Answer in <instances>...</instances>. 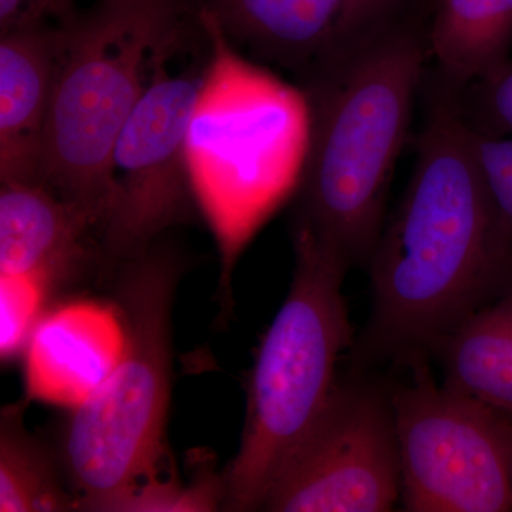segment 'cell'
<instances>
[{
  "mask_svg": "<svg viewBox=\"0 0 512 512\" xmlns=\"http://www.w3.org/2000/svg\"><path fill=\"white\" fill-rule=\"evenodd\" d=\"M412 177L370 256L372 311L356 372L436 349L512 289V237L485 185L461 93L433 70Z\"/></svg>",
  "mask_w": 512,
  "mask_h": 512,
  "instance_id": "6da1fadb",
  "label": "cell"
},
{
  "mask_svg": "<svg viewBox=\"0 0 512 512\" xmlns=\"http://www.w3.org/2000/svg\"><path fill=\"white\" fill-rule=\"evenodd\" d=\"M430 12L394 26L296 83L309 143L293 221L352 266H367L430 62Z\"/></svg>",
  "mask_w": 512,
  "mask_h": 512,
  "instance_id": "7a4b0ae2",
  "label": "cell"
},
{
  "mask_svg": "<svg viewBox=\"0 0 512 512\" xmlns=\"http://www.w3.org/2000/svg\"><path fill=\"white\" fill-rule=\"evenodd\" d=\"M195 12L210 40V57L188 126V173L220 254L218 293L225 306L231 305L239 258L298 191L309 109L298 84L248 60L210 15Z\"/></svg>",
  "mask_w": 512,
  "mask_h": 512,
  "instance_id": "3957f363",
  "label": "cell"
},
{
  "mask_svg": "<svg viewBox=\"0 0 512 512\" xmlns=\"http://www.w3.org/2000/svg\"><path fill=\"white\" fill-rule=\"evenodd\" d=\"M165 237L111 272L124 325L119 363L70 410L60 466L77 510L130 511L168 473L165 444L171 386V309L183 272Z\"/></svg>",
  "mask_w": 512,
  "mask_h": 512,
  "instance_id": "277c9868",
  "label": "cell"
},
{
  "mask_svg": "<svg viewBox=\"0 0 512 512\" xmlns=\"http://www.w3.org/2000/svg\"><path fill=\"white\" fill-rule=\"evenodd\" d=\"M194 18L188 0H99L56 22L40 183L83 208L100 234L109 214L117 138L157 56Z\"/></svg>",
  "mask_w": 512,
  "mask_h": 512,
  "instance_id": "5b68a950",
  "label": "cell"
},
{
  "mask_svg": "<svg viewBox=\"0 0 512 512\" xmlns=\"http://www.w3.org/2000/svg\"><path fill=\"white\" fill-rule=\"evenodd\" d=\"M291 289L256 348L237 454L222 474L224 510L256 511L301 446L338 384V362L355 346L342 286L350 266L293 221Z\"/></svg>",
  "mask_w": 512,
  "mask_h": 512,
  "instance_id": "8992f818",
  "label": "cell"
},
{
  "mask_svg": "<svg viewBox=\"0 0 512 512\" xmlns=\"http://www.w3.org/2000/svg\"><path fill=\"white\" fill-rule=\"evenodd\" d=\"M431 357H409L406 383L389 387L403 510L512 511V423L439 384Z\"/></svg>",
  "mask_w": 512,
  "mask_h": 512,
  "instance_id": "52a82bcc",
  "label": "cell"
},
{
  "mask_svg": "<svg viewBox=\"0 0 512 512\" xmlns=\"http://www.w3.org/2000/svg\"><path fill=\"white\" fill-rule=\"evenodd\" d=\"M197 25L195 19L157 56L114 146L110 208L101 229L109 276L170 229L201 218L188 173L187 134L210 57V40L183 69L173 66L178 49Z\"/></svg>",
  "mask_w": 512,
  "mask_h": 512,
  "instance_id": "ba28073f",
  "label": "cell"
},
{
  "mask_svg": "<svg viewBox=\"0 0 512 512\" xmlns=\"http://www.w3.org/2000/svg\"><path fill=\"white\" fill-rule=\"evenodd\" d=\"M399 498L402 468L389 387L356 375L338 380L262 510L386 512Z\"/></svg>",
  "mask_w": 512,
  "mask_h": 512,
  "instance_id": "9c48e42d",
  "label": "cell"
},
{
  "mask_svg": "<svg viewBox=\"0 0 512 512\" xmlns=\"http://www.w3.org/2000/svg\"><path fill=\"white\" fill-rule=\"evenodd\" d=\"M237 49L308 79L387 30L429 13L431 0H188Z\"/></svg>",
  "mask_w": 512,
  "mask_h": 512,
  "instance_id": "30bf717a",
  "label": "cell"
},
{
  "mask_svg": "<svg viewBox=\"0 0 512 512\" xmlns=\"http://www.w3.org/2000/svg\"><path fill=\"white\" fill-rule=\"evenodd\" d=\"M107 275L99 224L83 208L40 181L0 183V276L32 279L56 299Z\"/></svg>",
  "mask_w": 512,
  "mask_h": 512,
  "instance_id": "8fae6325",
  "label": "cell"
},
{
  "mask_svg": "<svg viewBox=\"0 0 512 512\" xmlns=\"http://www.w3.org/2000/svg\"><path fill=\"white\" fill-rule=\"evenodd\" d=\"M124 349V325L113 299L55 303L23 349L29 399L73 410L113 372Z\"/></svg>",
  "mask_w": 512,
  "mask_h": 512,
  "instance_id": "7c38bea8",
  "label": "cell"
},
{
  "mask_svg": "<svg viewBox=\"0 0 512 512\" xmlns=\"http://www.w3.org/2000/svg\"><path fill=\"white\" fill-rule=\"evenodd\" d=\"M56 46L49 22L0 33V183L40 181Z\"/></svg>",
  "mask_w": 512,
  "mask_h": 512,
  "instance_id": "4fadbf2b",
  "label": "cell"
},
{
  "mask_svg": "<svg viewBox=\"0 0 512 512\" xmlns=\"http://www.w3.org/2000/svg\"><path fill=\"white\" fill-rule=\"evenodd\" d=\"M443 384L512 423V289L478 309L431 353Z\"/></svg>",
  "mask_w": 512,
  "mask_h": 512,
  "instance_id": "5bb4252c",
  "label": "cell"
},
{
  "mask_svg": "<svg viewBox=\"0 0 512 512\" xmlns=\"http://www.w3.org/2000/svg\"><path fill=\"white\" fill-rule=\"evenodd\" d=\"M512 45V0H431L430 59L458 90L497 72Z\"/></svg>",
  "mask_w": 512,
  "mask_h": 512,
  "instance_id": "9a60e30c",
  "label": "cell"
},
{
  "mask_svg": "<svg viewBox=\"0 0 512 512\" xmlns=\"http://www.w3.org/2000/svg\"><path fill=\"white\" fill-rule=\"evenodd\" d=\"M77 510L69 484L40 441L23 426V409L5 407L0 421V511Z\"/></svg>",
  "mask_w": 512,
  "mask_h": 512,
  "instance_id": "2e32d148",
  "label": "cell"
},
{
  "mask_svg": "<svg viewBox=\"0 0 512 512\" xmlns=\"http://www.w3.org/2000/svg\"><path fill=\"white\" fill-rule=\"evenodd\" d=\"M461 106L464 119L477 134L512 136V62L464 89Z\"/></svg>",
  "mask_w": 512,
  "mask_h": 512,
  "instance_id": "e0dca14e",
  "label": "cell"
},
{
  "mask_svg": "<svg viewBox=\"0 0 512 512\" xmlns=\"http://www.w3.org/2000/svg\"><path fill=\"white\" fill-rule=\"evenodd\" d=\"M471 134L495 211L512 237V138L483 136L473 130Z\"/></svg>",
  "mask_w": 512,
  "mask_h": 512,
  "instance_id": "ac0fdd59",
  "label": "cell"
},
{
  "mask_svg": "<svg viewBox=\"0 0 512 512\" xmlns=\"http://www.w3.org/2000/svg\"><path fill=\"white\" fill-rule=\"evenodd\" d=\"M74 0H0V33L63 19L73 12Z\"/></svg>",
  "mask_w": 512,
  "mask_h": 512,
  "instance_id": "d6986e66",
  "label": "cell"
}]
</instances>
